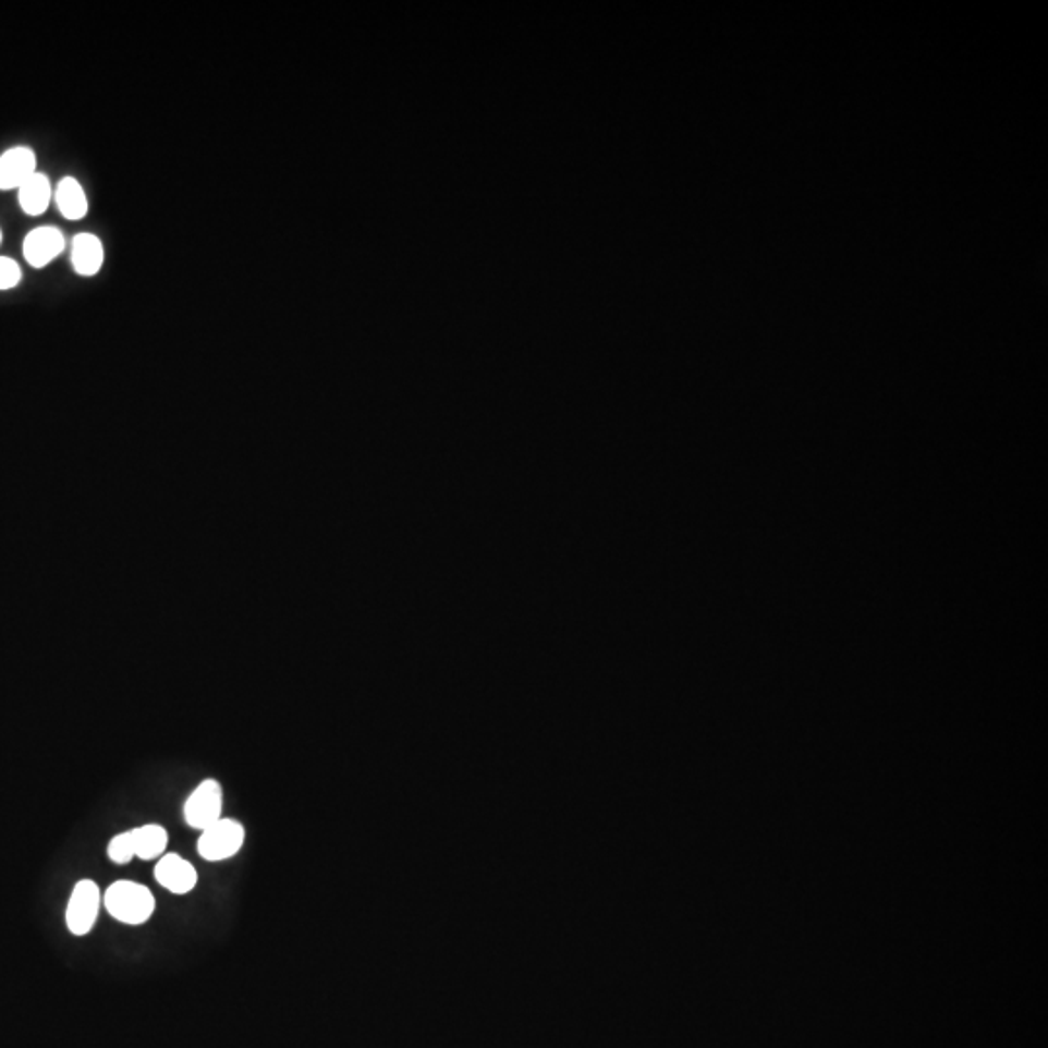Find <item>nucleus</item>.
Wrapping results in <instances>:
<instances>
[{
	"label": "nucleus",
	"instance_id": "obj_1",
	"mask_svg": "<svg viewBox=\"0 0 1048 1048\" xmlns=\"http://www.w3.org/2000/svg\"><path fill=\"white\" fill-rule=\"evenodd\" d=\"M103 905L107 913L119 923L138 926L150 921L156 909V899L143 884L119 880L107 888Z\"/></svg>",
	"mask_w": 1048,
	"mask_h": 1048
},
{
	"label": "nucleus",
	"instance_id": "obj_2",
	"mask_svg": "<svg viewBox=\"0 0 1048 1048\" xmlns=\"http://www.w3.org/2000/svg\"><path fill=\"white\" fill-rule=\"evenodd\" d=\"M168 843V829L158 824H148L113 837L107 844V856L115 864H129L134 856L143 861H154L163 856Z\"/></svg>",
	"mask_w": 1048,
	"mask_h": 1048
},
{
	"label": "nucleus",
	"instance_id": "obj_3",
	"mask_svg": "<svg viewBox=\"0 0 1048 1048\" xmlns=\"http://www.w3.org/2000/svg\"><path fill=\"white\" fill-rule=\"evenodd\" d=\"M243 844H245L243 824L237 819L222 818L200 833L196 851L205 861L220 862L228 861L240 853Z\"/></svg>",
	"mask_w": 1048,
	"mask_h": 1048
},
{
	"label": "nucleus",
	"instance_id": "obj_4",
	"mask_svg": "<svg viewBox=\"0 0 1048 1048\" xmlns=\"http://www.w3.org/2000/svg\"><path fill=\"white\" fill-rule=\"evenodd\" d=\"M222 808L223 792L220 782L206 779L191 792V796L183 806V816L188 827L205 831L218 819H222Z\"/></svg>",
	"mask_w": 1048,
	"mask_h": 1048
},
{
	"label": "nucleus",
	"instance_id": "obj_5",
	"mask_svg": "<svg viewBox=\"0 0 1048 1048\" xmlns=\"http://www.w3.org/2000/svg\"><path fill=\"white\" fill-rule=\"evenodd\" d=\"M101 891L94 880H81L72 889L69 905H66V926L74 936H86L92 933L98 921Z\"/></svg>",
	"mask_w": 1048,
	"mask_h": 1048
},
{
	"label": "nucleus",
	"instance_id": "obj_6",
	"mask_svg": "<svg viewBox=\"0 0 1048 1048\" xmlns=\"http://www.w3.org/2000/svg\"><path fill=\"white\" fill-rule=\"evenodd\" d=\"M154 876H156L160 886H163L171 893H175V895H185L188 891H193L196 881H198L195 866L175 853L161 856L156 864Z\"/></svg>",
	"mask_w": 1048,
	"mask_h": 1048
},
{
	"label": "nucleus",
	"instance_id": "obj_7",
	"mask_svg": "<svg viewBox=\"0 0 1048 1048\" xmlns=\"http://www.w3.org/2000/svg\"><path fill=\"white\" fill-rule=\"evenodd\" d=\"M63 251L64 235L51 226L29 231L24 240V257L34 268L47 267Z\"/></svg>",
	"mask_w": 1048,
	"mask_h": 1048
},
{
	"label": "nucleus",
	"instance_id": "obj_8",
	"mask_svg": "<svg viewBox=\"0 0 1048 1048\" xmlns=\"http://www.w3.org/2000/svg\"><path fill=\"white\" fill-rule=\"evenodd\" d=\"M36 151L27 146L10 148L0 156V188H20L27 179L37 173Z\"/></svg>",
	"mask_w": 1048,
	"mask_h": 1048
},
{
	"label": "nucleus",
	"instance_id": "obj_9",
	"mask_svg": "<svg viewBox=\"0 0 1048 1048\" xmlns=\"http://www.w3.org/2000/svg\"><path fill=\"white\" fill-rule=\"evenodd\" d=\"M106 251L101 241L92 233H81L72 240L71 260L76 275L96 276L103 267Z\"/></svg>",
	"mask_w": 1048,
	"mask_h": 1048
},
{
	"label": "nucleus",
	"instance_id": "obj_10",
	"mask_svg": "<svg viewBox=\"0 0 1048 1048\" xmlns=\"http://www.w3.org/2000/svg\"><path fill=\"white\" fill-rule=\"evenodd\" d=\"M51 196H53V188H51V183L44 173H34L19 188L20 206L29 216L44 214L51 205Z\"/></svg>",
	"mask_w": 1048,
	"mask_h": 1048
},
{
	"label": "nucleus",
	"instance_id": "obj_11",
	"mask_svg": "<svg viewBox=\"0 0 1048 1048\" xmlns=\"http://www.w3.org/2000/svg\"><path fill=\"white\" fill-rule=\"evenodd\" d=\"M54 203L66 220H82L88 214V198L81 183L74 178H64L57 185Z\"/></svg>",
	"mask_w": 1048,
	"mask_h": 1048
},
{
	"label": "nucleus",
	"instance_id": "obj_12",
	"mask_svg": "<svg viewBox=\"0 0 1048 1048\" xmlns=\"http://www.w3.org/2000/svg\"><path fill=\"white\" fill-rule=\"evenodd\" d=\"M22 280V268L16 260L9 257H0V290L16 288Z\"/></svg>",
	"mask_w": 1048,
	"mask_h": 1048
},
{
	"label": "nucleus",
	"instance_id": "obj_13",
	"mask_svg": "<svg viewBox=\"0 0 1048 1048\" xmlns=\"http://www.w3.org/2000/svg\"><path fill=\"white\" fill-rule=\"evenodd\" d=\"M0 241H2V231H0Z\"/></svg>",
	"mask_w": 1048,
	"mask_h": 1048
}]
</instances>
